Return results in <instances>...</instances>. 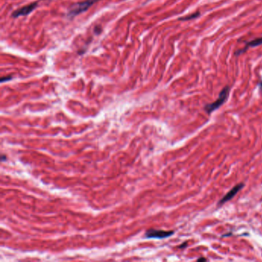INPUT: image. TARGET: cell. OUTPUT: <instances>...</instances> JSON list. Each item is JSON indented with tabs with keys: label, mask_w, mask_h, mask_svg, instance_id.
Segmentation results:
<instances>
[{
	"label": "cell",
	"mask_w": 262,
	"mask_h": 262,
	"mask_svg": "<svg viewBox=\"0 0 262 262\" xmlns=\"http://www.w3.org/2000/svg\"><path fill=\"white\" fill-rule=\"evenodd\" d=\"M229 93H230V87L225 86L221 91L218 98L217 99V100H215L212 103L207 104L206 105H204V111L208 114H211L215 110H217V109H218L227 101V99H228V98L229 96Z\"/></svg>",
	"instance_id": "obj_1"
},
{
	"label": "cell",
	"mask_w": 262,
	"mask_h": 262,
	"mask_svg": "<svg viewBox=\"0 0 262 262\" xmlns=\"http://www.w3.org/2000/svg\"><path fill=\"white\" fill-rule=\"evenodd\" d=\"M186 246H187V244H186V243H185V245H182L179 246L178 248H185V247H186Z\"/></svg>",
	"instance_id": "obj_10"
},
{
	"label": "cell",
	"mask_w": 262,
	"mask_h": 262,
	"mask_svg": "<svg viewBox=\"0 0 262 262\" xmlns=\"http://www.w3.org/2000/svg\"><path fill=\"white\" fill-rule=\"evenodd\" d=\"M12 79V77L11 76H7V77H3L1 79V82H7L9 80Z\"/></svg>",
	"instance_id": "obj_8"
},
{
	"label": "cell",
	"mask_w": 262,
	"mask_h": 262,
	"mask_svg": "<svg viewBox=\"0 0 262 262\" xmlns=\"http://www.w3.org/2000/svg\"><path fill=\"white\" fill-rule=\"evenodd\" d=\"M197 261H206L207 259H206V258H204V257H201V258H198Z\"/></svg>",
	"instance_id": "obj_9"
},
{
	"label": "cell",
	"mask_w": 262,
	"mask_h": 262,
	"mask_svg": "<svg viewBox=\"0 0 262 262\" xmlns=\"http://www.w3.org/2000/svg\"><path fill=\"white\" fill-rule=\"evenodd\" d=\"M199 16H200V12H195V13H193V14L189 15H186V16L179 18L178 20H181V21H188V20H191V19H197L198 17H199Z\"/></svg>",
	"instance_id": "obj_7"
},
{
	"label": "cell",
	"mask_w": 262,
	"mask_h": 262,
	"mask_svg": "<svg viewBox=\"0 0 262 262\" xmlns=\"http://www.w3.org/2000/svg\"><path fill=\"white\" fill-rule=\"evenodd\" d=\"M174 231H164V230H157V229H149L145 233L147 238H159L162 239L170 237L174 234Z\"/></svg>",
	"instance_id": "obj_3"
},
{
	"label": "cell",
	"mask_w": 262,
	"mask_h": 262,
	"mask_svg": "<svg viewBox=\"0 0 262 262\" xmlns=\"http://www.w3.org/2000/svg\"><path fill=\"white\" fill-rule=\"evenodd\" d=\"M261 45H262V37L253 39V40H251V41L250 42H246L245 48H244V49H241V50H238V52H236L235 55L238 56V55L245 52L246 51V49L248 48H250V47H257V46H261Z\"/></svg>",
	"instance_id": "obj_6"
},
{
	"label": "cell",
	"mask_w": 262,
	"mask_h": 262,
	"mask_svg": "<svg viewBox=\"0 0 262 262\" xmlns=\"http://www.w3.org/2000/svg\"><path fill=\"white\" fill-rule=\"evenodd\" d=\"M37 5H38V3H36V2L30 3L29 5H25L23 7L15 10L12 13V16L14 17V18H18V17L27 15L30 14L32 12H33L34 10L36 9V8L37 7Z\"/></svg>",
	"instance_id": "obj_5"
},
{
	"label": "cell",
	"mask_w": 262,
	"mask_h": 262,
	"mask_svg": "<svg viewBox=\"0 0 262 262\" xmlns=\"http://www.w3.org/2000/svg\"><path fill=\"white\" fill-rule=\"evenodd\" d=\"M259 87H260V89H261V90H262V79H261V82H260Z\"/></svg>",
	"instance_id": "obj_11"
},
{
	"label": "cell",
	"mask_w": 262,
	"mask_h": 262,
	"mask_svg": "<svg viewBox=\"0 0 262 262\" xmlns=\"http://www.w3.org/2000/svg\"><path fill=\"white\" fill-rule=\"evenodd\" d=\"M244 187H245V184H244V183H239L238 185H236L235 186H234L233 188H231V190L229 191L227 193L226 195H224V196L219 201L218 203V206H221V205L224 204V203H226V202H228V201L232 199V198H233L234 197V196H235V195H237Z\"/></svg>",
	"instance_id": "obj_4"
},
{
	"label": "cell",
	"mask_w": 262,
	"mask_h": 262,
	"mask_svg": "<svg viewBox=\"0 0 262 262\" xmlns=\"http://www.w3.org/2000/svg\"><path fill=\"white\" fill-rule=\"evenodd\" d=\"M99 0H85L83 2L75 3L69 8L68 15L70 17H74L81 14L82 12L87 11L91 5H94Z\"/></svg>",
	"instance_id": "obj_2"
}]
</instances>
